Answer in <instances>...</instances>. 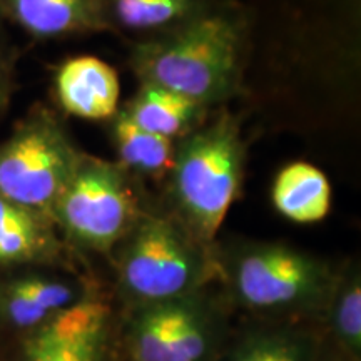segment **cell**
I'll return each instance as SVG.
<instances>
[{
  "label": "cell",
  "mask_w": 361,
  "mask_h": 361,
  "mask_svg": "<svg viewBox=\"0 0 361 361\" xmlns=\"http://www.w3.org/2000/svg\"><path fill=\"white\" fill-rule=\"evenodd\" d=\"M13 94V72L11 61L0 52V119L6 114Z\"/></svg>",
  "instance_id": "obj_19"
},
{
  "label": "cell",
  "mask_w": 361,
  "mask_h": 361,
  "mask_svg": "<svg viewBox=\"0 0 361 361\" xmlns=\"http://www.w3.org/2000/svg\"><path fill=\"white\" fill-rule=\"evenodd\" d=\"M85 293L78 283L44 273H24L0 281V313L13 326L35 329Z\"/></svg>",
  "instance_id": "obj_11"
},
{
  "label": "cell",
  "mask_w": 361,
  "mask_h": 361,
  "mask_svg": "<svg viewBox=\"0 0 361 361\" xmlns=\"http://www.w3.org/2000/svg\"><path fill=\"white\" fill-rule=\"evenodd\" d=\"M123 341L129 361H216L228 336L221 311L201 290L133 305Z\"/></svg>",
  "instance_id": "obj_7"
},
{
  "label": "cell",
  "mask_w": 361,
  "mask_h": 361,
  "mask_svg": "<svg viewBox=\"0 0 361 361\" xmlns=\"http://www.w3.org/2000/svg\"><path fill=\"white\" fill-rule=\"evenodd\" d=\"M111 308L85 293L47 319L25 345L24 361H107Z\"/></svg>",
  "instance_id": "obj_8"
},
{
  "label": "cell",
  "mask_w": 361,
  "mask_h": 361,
  "mask_svg": "<svg viewBox=\"0 0 361 361\" xmlns=\"http://www.w3.org/2000/svg\"><path fill=\"white\" fill-rule=\"evenodd\" d=\"M0 13L44 40L111 29L104 0H0Z\"/></svg>",
  "instance_id": "obj_10"
},
{
  "label": "cell",
  "mask_w": 361,
  "mask_h": 361,
  "mask_svg": "<svg viewBox=\"0 0 361 361\" xmlns=\"http://www.w3.org/2000/svg\"><path fill=\"white\" fill-rule=\"evenodd\" d=\"M123 111L139 128L179 141L206 123L209 107L159 85L141 82V87Z\"/></svg>",
  "instance_id": "obj_14"
},
{
  "label": "cell",
  "mask_w": 361,
  "mask_h": 361,
  "mask_svg": "<svg viewBox=\"0 0 361 361\" xmlns=\"http://www.w3.org/2000/svg\"><path fill=\"white\" fill-rule=\"evenodd\" d=\"M139 194L119 162L84 154L51 218L75 246L94 252L114 251L141 218Z\"/></svg>",
  "instance_id": "obj_6"
},
{
  "label": "cell",
  "mask_w": 361,
  "mask_h": 361,
  "mask_svg": "<svg viewBox=\"0 0 361 361\" xmlns=\"http://www.w3.org/2000/svg\"><path fill=\"white\" fill-rule=\"evenodd\" d=\"M61 252L57 228L47 214L0 196V268L52 263Z\"/></svg>",
  "instance_id": "obj_12"
},
{
  "label": "cell",
  "mask_w": 361,
  "mask_h": 361,
  "mask_svg": "<svg viewBox=\"0 0 361 361\" xmlns=\"http://www.w3.org/2000/svg\"><path fill=\"white\" fill-rule=\"evenodd\" d=\"M4 17L2 13H0V52H2V35H4Z\"/></svg>",
  "instance_id": "obj_20"
},
{
  "label": "cell",
  "mask_w": 361,
  "mask_h": 361,
  "mask_svg": "<svg viewBox=\"0 0 361 361\" xmlns=\"http://www.w3.org/2000/svg\"><path fill=\"white\" fill-rule=\"evenodd\" d=\"M329 328L340 348L351 360H360L361 353V281L358 268H351L336 278L328 301Z\"/></svg>",
  "instance_id": "obj_18"
},
{
  "label": "cell",
  "mask_w": 361,
  "mask_h": 361,
  "mask_svg": "<svg viewBox=\"0 0 361 361\" xmlns=\"http://www.w3.org/2000/svg\"><path fill=\"white\" fill-rule=\"evenodd\" d=\"M82 156L56 112L34 107L0 142V196L51 218Z\"/></svg>",
  "instance_id": "obj_5"
},
{
  "label": "cell",
  "mask_w": 361,
  "mask_h": 361,
  "mask_svg": "<svg viewBox=\"0 0 361 361\" xmlns=\"http://www.w3.org/2000/svg\"><path fill=\"white\" fill-rule=\"evenodd\" d=\"M54 96L69 116L85 121L112 119L119 111V78L101 59L71 57L54 74Z\"/></svg>",
  "instance_id": "obj_9"
},
{
  "label": "cell",
  "mask_w": 361,
  "mask_h": 361,
  "mask_svg": "<svg viewBox=\"0 0 361 361\" xmlns=\"http://www.w3.org/2000/svg\"><path fill=\"white\" fill-rule=\"evenodd\" d=\"M112 142L119 156V164L128 173L161 179L169 174L174 164L176 142L139 128L123 109L111 119Z\"/></svg>",
  "instance_id": "obj_16"
},
{
  "label": "cell",
  "mask_w": 361,
  "mask_h": 361,
  "mask_svg": "<svg viewBox=\"0 0 361 361\" xmlns=\"http://www.w3.org/2000/svg\"><path fill=\"white\" fill-rule=\"evenodd\" d=\"M117 279L133 305L201 291L216 261L174 216L142 213L117 245Z\"/></svg>",
  "instance_id": "obj_4"
},
{
  "label": "cell",
  "mask_w": 361,
  "mask_h": 361,
  "mask_svg": "<svg viewBox=\"0 0 361 361\" xmlns=\"http://www.w3.org/2000/svg\"><path fill=\"white\" fill-rule=\"evenodd\" d=\"M216 361H319V341L291 323H266L226 341Z\"/></svg>",
  "instance_id": "obj_13"
},
{
  "label": "cell",
  "mask_w": 361,
  "mask_h": 361,
  "mask_svg": "<svg viewBox=\"0 0 361 361\" xmlns=\"http://www.w3.org/2000/svg\"><path fill=\"white\" fill-rule=\"evenodd\" d=\"M245 168V141L228 111L176 142L169 171L174 218L209 250L238 197Z\"/></svg>",
  "instance_id": "obj_2"
},
{
  "label": "cell",
  "mask_w": 361,
  "mask_h": 361,
  "mask_svg": "<svg viewBox=\"0 0 361 361\" xmlns=\"http://www.w3.org/2000/svg\"><path fill=\"white\" fill-rule=\"evenodd\" d=\"M243 24L228 8L200 16L134 49L139 80L159 85L204 107L236 96L241 85Z\"/></svg>",
  "instance_id": "obj_1"
},
{
  "label": "cell",
  "mask_w": 361,
  "mask_h": 361,
  "mask_svg": "<svg viewBox=\"0 0 361 361\" xmlns=\"http://www.w3.org/2000/svg\"><path fill=\"white\" fill-rule=\"evenodd\" d=\"M224 274L238 306L288 319L326 310L338 278L324 261L279 243H247L233 250Z\"/></svg>",
  "instance_id": "obj_3"
},
{
  "label": "cell",
  "mask_w": 361,
  "mask_h": 361,
  "mask_svg": "<svg viewBox=\"0 0 361 361\" xmlns=\"http://www.w3.org/2000/svg\"><path fill=\"white\" fill-rule=\"evenodd\" d=\"M271 200L278 213L293 223H319L331 209V184L316 166L293 162L278 173Z\"/></svg>",
  "instance_id": "obj_15"
},
{
  "label": "cell",
  "mask_w": 361,
  "mask_h": 361,
  "mask_svg": "<svg viewBox=\"0 0 361 361\" xmlns=\"http://www.w3.org/2000/svg\"><path fill=\"white\" fill-rule=\"evenodd\" d=\"M104 4L111 27L141 32H166L213 7L207 0H104Z\"/></svg>",
  "instance_id": "obj_17"
}]
</instances>
